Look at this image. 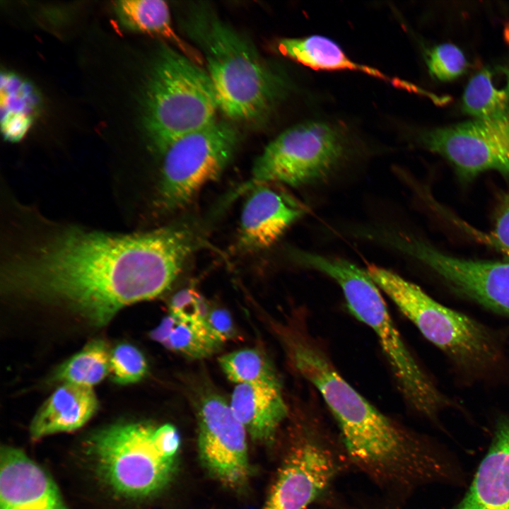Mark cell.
<instances>
[{"mask_svg":"<svg viewBox=\"0 0 509 509\" xmlns=\"http://www.w3.org/2000/svg\"><path fill=\"white\" fill-rule=\"evenodd\" d=\"M40 226L6 252L2 288L63 306L95 327L164 293L194 248L192 233L182 226L131 234Z\"/></svg>","mask_w":509,"mask_h":509,"instance_id":"1","label":"cell"},{"mask_svg":"<svg viewBox=\"0 0 509 509\" xmlns=\"http://www.w3.org/2000/svg\"><path fill=\"white\" fill-rule=\"evenodd\" d=\"M290 361L321 394L351 460L375 481L407 489L449 479L453 468L451 457L370 403L339 373L312 337L293 347Z\"/></svg>","mask_w":509,"mask_h":509,"instance_id":"2","label":"cell"},{"mask_svg":"<svg viewBox=\"0 0 509 509\" xmlns=\"http://www.w3.org/2000/svg\"><path fill=\"white\" fill-rule=\"evenodd\" d=\"M180 23L206 64L218 109L235 121L265 120L286 91L283 76L209 6H194Z\"/></svg>","mask_w":509,"mask_h":509,"instance_id":"3","label":"cell"},{"mask_svg":"<svg viewBox=\"0 0 509 509\" xmlns=\"http://www.w3.org/2000/svg\"><path fill=\"white\" fill-rule=\"evenodd\" d=\"M295 257L303 265L327 275L339 285L350 312L376 335L404 398L415 410L434 419L449 402L406 347L368 271L347 260L312 252L298 251Z\"/></svg>","mask_w":509,"mask_h":509,"instance_id":"4","label":"cell"},{"mask_svg":"<svg viewBox=\"0 0 509 509\" xmlns=\"http://www.w3.org/2000/svg\"><path fill=\"white\" fill-rule=\"evenodd\" d=\"M143 122L153 150L163 155L181 138L214 121L218 105L206 70L163 44L147 76Z\"/></svg>","mask_w":509,"mask_h":509,"instance_id":"5","label":"cell"},{"mask_svg":"<svg viewBox=\"0 0 509 509\" xmlns=\"http://www.w3.org/2000/svg\"><path fill=\"white\" fill-rule=\"evenodd\" d=\"M180 443L171 424L125 423L98 431L88 448L98 473L115 492L142 499L158 494L172 481Z\"/></svg>","mask_w":509,"mask_h":509,"instance_id":"6","label":"cell"},{"mask_svg":"<svg viewBox=\"0 0 509 509\" xmlns=\"http://www.w3.org/2000/svg\"><path fill=\"white\" fill-rule=\"evenodd\" d=\"M367 271L421 333L458 364L481 368L497 360L496 341L481 323L439 303L390 270L371 265Z\"/></svg>","mask_w":509,"mask_h":509,"instance_id":"7","label":"cell"},{"mask_svg":"<svg viewBox=\"0 0 509 509\" xmlns=\"http://www.w3.org/2000/svg\"><path fill=\"white\" fill-rule=\"evenodd\" d=\"M343 134L322 121L292 126L270 141L255 161L245 187L262 184L299 186L322 180L344 158Z\"/></svg>","mask_w":509,"mask_h":509,"instance_id":"8","label":"cell"},{"mask_svg":"<svg viewBox=\"0 0 509 509\" xmlns=\"http://www.w3.org/2000/svg\"><path fill=\"white\" fill-rule=\"evenodd\" d=\"M239 141L238 131L224 121L187 135L162 155L159 204L172 211L187 205L197 192L218 178Z\"/></svg>","mask_w":509,"mask_h":509,"instance_id":"9","label":"cell"},{"mask_svg":"<svg viewBox=\"0 0 509 509\" xmlns=\"http://www.w3.org/2000/svg\"><path fill=\"white\" fill-rule=\"evenodd\" d=\"M262 509H306L329 487L341 462L311 415L299 423Z\"/></svg>","mask_w":509,"mask_h":509,"instance_id":"10","label":"cell"},{"mask_svg":"<svg viewBox=\"0 0 509 509\" xmlns=\"http://www.w3.org/2000/svg\"><path fill=\"white\" fill-rule=\"evenodd\" d=\"M197 413L198 452L204 468L226 487L242 488L250 475L245 428L218 394L202 397Z\"/></svg>","mask_w":509,"mask_h":509,"instance_id":"11","label":"cell"},{"mask_svg":"<svg viewBox=\"0 0 509 509\" xmlns=\"http://www.w3.org/2000/svg\"><path fill=\"white\" fill-rule=\"evenodd\" d=\"M400 250L431 268L459 294L509 317V262L457 257L410 237L402 241Z\"/></svg>","mask_w":509,"mask_h":509,"instance_id":"12","label":"cell"},{"mask_svg":"<svg viewBox=\"0 0 509 509\" xmlns=\"http://www.w3.org/2000/svg\"><path fill=\"white\" fill-rule=\"evenodd\" d=\"M421 142L450 162L464 180L488 170L509 177V160L487 122L474 119L430 130Z\"/></svg>","mask_w":509,"mask_h":509,"instance_id":"13","label":"cell"},{"mask_svg":"<svg viewBox=\"0 0 509 509\" xmlns=\"http://www.w3.org/2000/svg\"><path fill=\"white\" fill-rule=\"evenodd\" d=\"M307 210L298 199L271 183L253 187L241 214L240 246L249 250L271 246Z\"/></svg>","mask_w":509,"mask_h":509,"instance_id":"14","label":"cell"},{"mask_svg":"<svg viewBox=\"0 0 509 509\" xmlns=\"http://www.w3.org/2000/svg\"><path fill=\"white\" fill-rule=\"evenodd\" d=\"M0 509H69L51 476L21 450L0 454Z\"/></svg>","mask_w":509,"mask_h":509,"instance_id":"15","label":"cell"},{"mask_svg":"<svg viewBox=\"0 0 509 509\" xmlns=\"http://www.w3.org/2000/svg\"><path fill=\"white\" fill-rule=\"evenodd\" d=\"M453 509H509V418L497 424L468 491Z\"/></svg>","mask_w":509,"mask_h":509,"instance_id":"16","label":"cell"},{"mask_svg":"<svg viewBox=\"0 0 509 509\" xmlns=\"http://www.w3.org/2000/svg\"><path fill=\"white\" fill-rule=\"evenodd\" d=\"M229 404L250 438L261 444L274 441L288 416L280 383L238 384Z\"/></svg>","mask_w":509,"mask_h":509,"instance_id":"17","label":"cell"},{"mask_svg":"<svg viewBox=\"0 0 509 509\" xmlns=\"http://www.w3.org/2000/svg\"><path fill=\"white\" fill-rule=\"evenodd\" d=\"M98 406L92 387L65 383L41 406L30 426L33 440L77 430L94 415Z\"/></svg>","mask_w":509,"mask_h":509,"instance_id":"18","label":"cell"},{"mask_svg":"<svg viewBox=\"0 0 509 509\" xmlns=\"http://www.w3.org/2000/svg\"><path fill=\"white\" fill-rule=\"evenodd\" d=\"M115 12L126 28L138 32L159 35L198 64L204 61L195 47L182 40L172 27L170 11L160 0H127L117 1Z\"/></svg>","mask_w":509,"mask_h":509,"instance_id":"19","label":"cell"},{"mask_svg":"<svg viewBox=\"0 0 509 509\" xmlns=\"http://www.w3.org/2000/svg\"><path fill=\"white\" fill-rule=\"evenodd\" d=\"M1 128L8 141H18L27 134L40 109L35 88L16 74H1Z\"/></svg>","mask_w":509,"mask_h":509,"instance_id":"20","label":"cell"},{"mask_svg":"<svg viewBox=\"0 0 509 509\" xmlns=\"http://www.w3.org/2000/svg\"><path fill=\"white\" fill-rule=\"evenodd\" d=\"M464 112L486 122L499 117L509 107V69L495 66L475 74L462 102Z\"/></svg>","mask_w":509,"mask_h":509,"instance_id":"21","label":"cell"},{"mask_svg":"<svg viewBox=\"0 0 509 509\" xmlns=\"http://www.w3.org/2000/svg\"><path fill=\"white\" fill-rule=\"evenodd\" d=\"M281 54L307 66L322 70H352L385 78L375 69L350 59L332 40L320 35L300 38H283L277 45Z\"/></svg>","mask_w":509,"mask_h":509,"instance_id":"22","label":"cell"},{"mask_svg":"<svg viewBox=\"0 0 509 509\" xmlns=\"http://www.w3.org/2000/svg\"><path fill=\"white\" fill-rule=\"evenodd\" d=\"M167 349L191 358H203L215 353L223 344L204 321L182 320L169 315L150 334Z\"/></svg>","mask_w":509,"mask_h":509,"instance_id":"23","label":"cell"},{"mask_svg":"<svg viewBox=\"0 0 509 509\" xmlns=\"http://www.w3.org/2000/svg\"><path fill=\"white\" fill-rule=\"evenodd\" d=\"M110 359L105 342L93 340L62 363L54 373V379L63 384L93 387L110 373Z\"/></svg>","mask_w":509,"mask_h":509,"instance_id":"24","label":"cell"},{"mask_svg":"<svg viewBox=\"0 0 509 509\" xmlns=\"http://www.w3.org/2000/svg\"><path fill=\"white\" fill-rule=\"evenodd\" d=\"M221 367L233 382L280 383L271 363L259 351L242 349L222 356Z\"/></svg>","mask_w":509,"mask_h":509,"instance_id":"25","label":"cell"},{"mask_svg":"<svg viewBox=\"0 0 509 509\" xmlns=\"http://www.w3.org/2000/svg\"><path fill=\"white\" fill-rule=\"evenodd\" d=\"M110 367L112 379L121 385L139 381L148 369L142 353L129 344H119L112 350L110 353Z\"/></svg>","mask_w":509,"mask_h":509,"instance_id":"26","label":"cell"},{"mask_svg":"<svg viewBox=\"0 0 509 509\" xmlns=\"http://www.w3.org/2000/svg\"><path fill=\"white\" fill-rule=\"evenodd\" d=\"M426 63L430 74L443 81L458 78L465 71L467 65L462 50L449 43L432 48L428 52Z\"/></svg>","mask_w":509,"mask_h":509,"instance_id":"27","label":"cell"},{"mask_svg":"<svg viewBox=\"0 0 509 509\" xmlns=\"http://www.w3.org/2000/svg\"><path fill=\"white\" fill-rule=\"evenodd\" d=\"M170 315L191 321H204L209 309L203 298L192 288H185L173 296L170 303Z\"/></svg>","mask_w":509,"mask_h":509,"instance_id":"28","label":"cell"},{"mask_svg":"<svg viewBox=\"0 0 509 509\" xmlns=\"http://www.w3.org/2000/svg\"><path fill=\"white\" fill-rule=\"evenodd\" d=\"M484 239L509 259V192L500 196L493 228Z\"/></svg>","mask_w":509,"mask_h":509,"instance_id":"29","label":"cell"},{"mask_svg":"<svg viewBox=\"0 0 509 509\" xmlns=\"http://www.w3.org/2000/svg\"><path fill=\"white\" fill-rule=\"evenodd\" d=\"M204 322L210 331L222 342L236 337L232 317L224 309L209 310Z\"/></svg>","mask_w":509,"mask_h":509,"instance_id":"30","label":"cell"},{"mask_svg":"<svg viewBox=\"0 0 509 509\" xmlns=\"http://www.w3.org/2000/svg\"><path fill=\"white\" fill-rule=\"evenodd\" d=\"M487 122L493 131L509 160V107L499 117Z\"/></svg>","mask_w":509,"mask_h":509,"instance_id":"31","label":"cell"}]
</instances>
